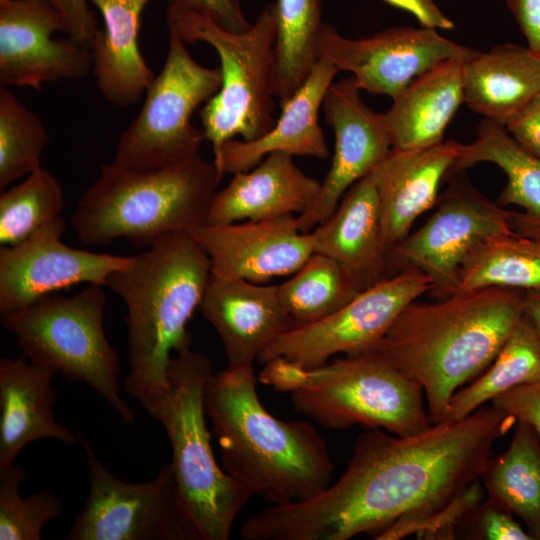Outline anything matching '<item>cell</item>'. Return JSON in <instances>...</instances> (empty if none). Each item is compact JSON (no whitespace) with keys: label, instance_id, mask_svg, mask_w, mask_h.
Returning <instances> with one entry per match:
<instances>
[{"label":"cell","instance_id":"obj_1","mask_svg":"<svg viewBox=\"0 0 540 540\" xmlns=\"http://www.w3.org/2000/svg\"><path fill=\"white\" fill-rule=\"evenodd\" d=\"M516 419L480 407L410 436L379 428L360 434L340 478L302 502L271 506L248 518L244 540H348L375 534L399 540L480 479L496 440Z\"/></svg>","mask_w":540,"mask_h":540},{"label":"cell","instance_id":"obj_2","mask_svg":"<svg viewBox=\"0 0 540 540\" xmlns=\"http://www.w3.org/2000/svg\"><path fill=\"white\" fill-rule=\"evenodd\" d=\"M522 318L517 289L490 287L432 303L414 301L369 351L421 385L435 424L446 419L458 389L488 368Z\"/></svg>","mask_w":540,"mask_h":540},{"label":"cell","instance_id":"obj_3","mask_svg":"<svg viewBox=\"0 0 540 540\" xmlns=\"http://www.w3.org/2000/svg\"><path fill=\"white\" fill-rule=\"evenodd\" d=\"M223 470L252 495L282 506L330 485L334 464L324 438L306 421H283L258 397L253 365L213 374L204 394Z\"/></svg>","mask_w":540,"mask_h":540},{"label":"cell","instance_id":"obj_4","mask_svg":"<svg viewBox=\"0 0 540 540\" xmlns=\"http://www.w3.org/2000/svg\"><path fill=\"white\" fill-rule=\"evenodd\" d=\"M211 277L210 260L192 233L159 237L111 274L107 286L127 307V395L142 405L169 386L171 353L191 346L186 329Z\"/></svg>","mask_w":540,"mask_h":540},{"label":"cell","instance_id":"obj_5","mask_svg":"<svg viewBox=\"0 0 540 540\" xmlns=\"http://www.w3.org/2000/svg\"><path fill=\"white\" fill-rule=\"evenodd\" d=\"M221 179L200 154L151 173L105 164L79 199L71 225L88 246L125 238L148 249L165 234L192 233L204 224Z\"/></svg>","mask_w":540,"mask_h":540},{"label":"cell","instance_id":"obj_6","mask_svg":"<svg viewBox=\"0 0 540 540\" xmlns=\"http://www.w3.org/2000/svg\"><path fill=\"white\" fill-rule=\"evenodd\" d=\"M259 381L289 394L294 410L328 429L361 425L410 436L432 423L421 385L368 351L306 368L277 357Z\"/></svg>","mask_w":540,"mask_h":540},{"label":"cell","instance_id":"obj_7","mask_svg":"<svg viewBox=\"0 0 540 540\" xmlns=\"http://www.w3.org/2000/svg\"><path fill=\"white\" fill-rule=\"evenodd\" d=\"M213 374L205 353L184 348L169 363L168 388L142 406L167 433L179 501L199 540H228L253 495L220 468L212 450L204 394Z\"/></svg>","mask_w":540,"mask_h":540},{"label":"cell","instance_id":"obj_8","mask_svg":"<svg viewBox=\"0 0 540 540\" xmlns=\"http://www.w3.org/2000/svg\"><path fill=\"white\" fill-rule=\"evenodd\" d=\"M166 22L185 43L204 42L220 59L222 84L200 110L205 140L213 154L239 135L253 141L275 124L272 76L276 40L274 3L267 4L243 33H232L181 4L168 3Z\"/></svg>","mask_w":540,"mask_h":540},{"label":"cell","instance_id":"obj_9","mask_svg":"<svg viewBox=\"0 0 540 540\" xmlns=\"http://www.w3.org/2000/svg\"><path fill=\"white\" fill-rule=\"evenodd\" d=\"M106 300L103 286L88 284L72 297L44 295L1 322L28 360L88 385L132 425L135 413L121 394L119 357L104 332Z\"/></svg>","mask_w":540,"mask_h":540},{"label":"cell","instance_id":"obj_10","mask_svg":"<svg viewBox=\"0 0 540 540\" xmlns=\"http://www.w3.org/2000/svg\"><path fill=\"white\" fill-rule=\"evenodd\" d=\"M169 47L165 63L145 93L141 110L121 134L113 164L151 173L200 154L205 140L191 116L221 88L219 68L197 63L184 40L167 22Z\"/></svg>","mask_w":540,"mask_h":540},{"label":"cell","instance_id":"obj_11","mask_svg":"<svg viewBox=\"0 0 540 540\" xmlns=\"http://www.w3.org/2000/svg\"><path fill=\"white\" fill-rule=\"evenodd\" d=\"M89 467V493L68 540H199L179 501L172 467L129 483L112 475L82 438Z\"/></svg>","mask_w":540,"mask_h":540},{"label":"cell","instance_id":"obj_12","mask_svg":"<svg viewBox=\"0 0 540 540\" xmlns=\"http://www.w3.org/2000/svg\"><path fill=\"white\" fill-rule=\"evenodd\" d=\"M431 289L430 278L415 269L384 277L327 317L286 331L258 360L280 357L313 368L336 354L367 352L410 303Z\"/></svg>","mask_w":540,"mask_h":540},{"label":"cell","instance_id":"obj_13","mask_svg":"<svg viewBox=\"0 0 540 540\" xmlns=\"http://www.w3.org/2000/svg\"><path fill=\"white\" fill-rule=\"evenodd\" d=\"M436 204L434 213L396 244L387 260L404 270L415 269L427 275L432 282L430 292L440 299L454 293L460 267L476 246L492 236L514 231L511 210L463 180L454 182Z\"/></svg>","mask_w":540,"mask_h":540},{"label":"cell","instance_id":"obj_14","mask_svg":"<svg viewBox=\"0 0 540 540\" xmlns=\"http://www.w3.org/2000/svg\"><path fill=\"white\" fill-rule=\"evenodd\" d=\"M477 51L420 26L391 27L371 37L348 39L324 24L319 59L353 74L360 90L394 98L416 77L448 61H465Z\"/></svg>","mask_w":540,"mask_h":540},{"label":"cell","instance_id":"obj_15","mask_svg":"<svg viewBox=\"0 0 540 540\" xmlns=\"http://www.w3.org/2000/svg\"><path fill=\"white\" fill-rule=\"evenodd\" d=\"M66 223L60 216L16 246L0 248V317L22 311L40 297L77 284L107 286L133 256L75 249L61 241Z\"/></svg>","mask_w":540,"mask_h":540},{"label":"cell","instance_id":"obj_16","mask_svg":"<svg viewBox=\"0 0 540 540\" xmlns=\"http://www.w3.org/2000/svg\"><path fill=\"white\" fill-rule=\"evenodd\" d=\"M66 34L50 0H0V87L40 89L45 83L80 81L92 71L90 49Z\"/></svg>","mask_w":540,"mask_h":540},{"label":"cell","instance_id":"obj_17","mask_svg":"<svg viewBox=\"0 0 540 540\" xmlns=\"http://www.w3.org/2000/svg\"><path fill=\"white\" fill-rule=\"evenodd\" d=\"M322 106L335 134V150L315 200L297 216L303 233L330 216L346 191L371 173L392 149L382 114L362 101L353 77L332 82Z\"/></svg>","mask_w":540,"mask_h":540},{"label":"cell","instance_id":"obj_18","mask_svg":"<svg viewBox=\"0 0 540 540\" xmlns=\"http://www.w3.org/2000/svg\"><path fill=\"white\" fill-rule=\"evenodd\" d=\"M192 235L209 257L211 276L218 280L260 282L294 274L314 253L312 235L300 231L295 215L202 224Z\"/></svg>","mask_w":540,"mask_h":540},{"label":"cell","instance_id":"obj_19","mask_svg":"<svg viewBox=\"0 0 540 540\" xmlns=\"http://www.w3.org/2000/svg\"><path fill=\"white\" fill-rule=\"evenodd\" d=\"M217 331L227 365H253L286 331L292 329L278 286L210 277L198 307Z\"/></svg>","mask_w":540,"mask_h":540},{"label":"cell","instance_id":"obj_20","mask_svg":"<svg viewBox=\"0 0 540 540\" xmlns=\"http://www.w3.org/2000/svg\"><path fill=\"white\" fill-rule=\"evenodd\" d=\"M461 147L451 140L421 148L391 149L371 172L388 253L410 233L415 220L437 203L440 184Z\"/></svg>","mask_w":540,"mask_h":540},{"label":"cell","instance_id":"obj_21","mask_svg":"<svg viewBox=\"0 0 540 540\" xmlns=\"http://www.w3.org/2000/svg\"><path fill=\"white\" fill-rule=\"evenodd\" d=\"M338 69L319 59L304 84L285 102L274 126L253 141L231 139L213 154L221 177L246 172L272 152L326 159L329 155L318 112Z\"/></svg>","mask_w":540,"mask_h":540},{"label":"cell","instance_id":"obj_22","mask_svg":"<svg viewBox=\"0 0 540 540\" xmlns=\"http://www.w3.org/2000/svg\"><path fill=\"white\" fill-rule=\"evenodd\" d=\"M314 252L339 263L362 291L384 278L386 249L371 173L353 184L336 209L310 232Z\"/></svg>","mask_w":540,"mask_h":540},{"label":"cell","instance_id":"obj_23","mask_svg":"<svg viewBox=\"0 0 540 540\" xmlns=\"http://www.w3.org/2000/svg\"><path fill=\"white\" fill-rule=\"evenodd\" d=\"M293 157L272 152L249 171L234 174L230 183L215 193L204 224L303 213L315 200L321 182L299 169Z\"/></svg>","mask_w":540,"mask_h":540},{"label":"cell","instance_id":"obj_24","mask_svg":"<svg viewBox=\"0 0 540 540\" xmlns=\"http://www.w3.org/2000/svg\"><path fill=\"white\" fill-rule=\"evenodd\" d=\"M56 373L25 356L0 360V475L33 441L49 438L77 443V437L55 419L52 379Z\"/></svg>","mask_w":540,"mask_h":540},{"label":"cell","instance_id":"obj_25","mask_svg":"<svg viewBox=\"0 0 540 540\" xmlns=\"http://www.w3.org/2000/svg\"><path fill=\"white\" fill-rule=\"evenodd\" d=\"M89 1L104 23L90 47L96 85L108 103L127 108L140 101L155 78L138 44L141 15L151 0Z\"/></svg>","mask_w":540,"mask_h":540},{"label":"cell","instance_id":"obj_26","mask_svg":"<svg viewBox=\"0 0 540 540\" xmlns=\"http://www.w3.org/2000/svg\"><path fill=\"white\" fill-rule=\"evenodd\" d=\"M448 60L416 77L382 114L392 149L427 147L443 141L464 102L462 63Z\"/></svg>","mask_w":540,"mask_h":540},{"label":"cell","instance_id":"obj_27","mask_svg":"<svg viewBox=\"0 0 540 540\" xmlns=\"http://www.w3.org/2000/svg\"><path fill=\"white\" fill-rule=\"evenodd\" d=\"M462 85L471 110L506 126L540 92V57L515 44L476 52L462 63Z\"/></svg>","mask_w":540,"mask_h":540},{"label":"cell","instance_id":"obj_28","mask_svg":"<svg viewBox=\"0 0 540 540\" xmlns=\"http://www.w3.org/2000/svg\"><path fill=\"white\" fill-rule=\"evenodd\" d=\"M481 162L497 165L507 176L498 204L522 208L521 212L511 211L513 231L540 242V158L523 148L505 126L483 119L477 138L462 144L448 176Z\"/></svg>","mask_w":540,"mask_h":540},{"label":"cell","instance_id":"obj_29","mask_svg":"<svg viewBox=\"0 0 540 540\" xmlns=\"http://www.w3.org/2000/svg\"><path fill=\"white\" fill-rule=\"evenodd\" d=\"M480 480L487 499L519 518L534 540H540V436L517 420L508 448L490 459Z\"/></svg>","mask_w":540,"mask_h":540},{"label":"cell","instance_id":"obj_30","mask_svg":"<svg viewBox=\"0 0 540 540\" xmlns=\"http://www.w3.org/2000/svg\"><path fill=\"white\" fill-rule=\"evenodd\" d=\"M272 89L279 104L307 80L319 60L318 41L325 23L323 0H277Z\"/></svg>","mask_w":540,"mask_h":540},{"label":"cell","instance_id":"obj_31","mask_svg":"<svg viewBox=\"0 0 540 540\" xmlns=\"http://www.w3.org/2000/svg\"><path fill=\"white\" fill-rule=\"evenodd\" d=\"M490 287L540 288V242L510 232L476 246L460 267L454 293Z\"/></svg>","mask_w":540,"mask_h":540},{"label":"cell","instance_id":"obj_32","mask_svg":"<svg viewBox=\"0 0 540 540\" xmlns=\"http://www.w3.org/2000/svg\"><path fill=\"white\" fill-rule=\"evenodd\" d=\"M539 381L540 338L523 317L488 368L453 395L445 420L464 418L515 387Z\"/></svg>","mask_w":540,"mask_h":540},{"label":"cell","instance_id":"obj_33","mask_svg":"<svg viewBox=\"0 0 540 540\" xmlns=\"http://www.w3.org/2000/svg\"><path fill=\"white\" fill-rule=\"evenodd\" d=\"M359 292L339 263L316 252L291 279L278 285V296L292 329L327 317Z\"/></svg>","mask_w":540,"mask_h":540},{"label":"cell","instance_id":"obj_34","mask_svg":"<svg viewBox=\"0 0 540 540\" xmlns=\"http://www.w3.org/2000/svg\"><path fill=\"white\" fill-rule=\"evenodd\" d=\"M64 193L59 181L44 167L2 191L0 196V243L16 246L60 216Z\"/></svg>","mask_w":540,"mask_h":540},{"label":"cell","instance_id":"obj_35","mask_svg":"<svg viewBox=\"0 0 540 540\" xmlns=\"http://www.w3.org/2000/svg\"><path fill=\"white\" fill-rule=\"evenodd\" d=\"M49 135L39 117L0 87V189L41 167Z\"/></svg>","mask_w":540,"mask_h":540},{"label":"cell","instance_id":"obj_36","mask_svg":"<svg viewBox=\"0 0 540 540\" xmlns=\"http://www.w3.org/2000/svg\"><path fill=\"white\" fill-rule=\"evenodd\" d=\"M25 470L13 465L0 475V540H40L43 528L61 514L60 501L49 492L22 498Z\"/></svg>","mask_w":540,"mask_h":540},{"label":"cell","instance_id":"obj_37","mask_svg":"<svg viewBox=\"0 0 540 540\" xmlns=\"http://www.w3.org/2000/svg\"><path fill=\"white\" fill-rule=\"evenodd\" d=\"M462 527L472 539L534 540L513 515L488 499L483 500L461 520L457 532Z\"/></svg>","mask_w":540,"mask_h":540},{"label":"cell","instance_id":"obj_38","mask_svg":"<svg viewBox=\"0 0 540 540\" xmlns=\"http://www.w3.org/2000/svg\"><path fill=\"white\" fill-rule=\"evenodd\" d=\"M491 402L516 421L530 424L540 436V381L515 387Z\"/></svg>","mask_w":540,"mask_h":540},{"label":"cell","instance_id":"obj_39","mask_svg":"<svg viewBox=\"0 0 540 540\" xmlns=\"http://www.w3.org/2000/svg\"><path fill=\"white\" fill-rule=\"evenodd\" d=\"M168 3L189 7L232 33H243L251 26L243 14L240 0H168Z\"/></svg>","mask_w":540,"mask_h":540},{"label":"cell","instance_id":"obj_40","mask_svg":"<svg viewBox=\"0 0 540 540\" xmlns=\"http://www.w3.org/2000/svg\"><path fill=\"white\" fill-rule=\"evenodd\" d=\"M89 0H50L63 16L66 35L76 43L90 49L98 22Z\"/></svg>","mask_w":540,"mask_h":540},{"label":"cell","instance_id":"obj_41","mask_svg":"<svg viewBox=\"0 0 540 540\" xmlns=\"http://www.w3.org/2000/svg\"><path fill=\"white\" fill-rule=\"evenodd\" d=\"M505 127L523 148L540 158V92Z\"/></svg>","mask_w":540,"mask_h":540},{"label":"cell","instance_id":"obj_42","mask_svg":"<svg viewBox=\"0 0 540 540\" xmlns=\"http://www.w3.org/2000/svg\"><path fill=\"white\" fill-rule=\"evenodd\" d=\"M528 49L540 57V0H507Z\"/></svg>","mask_w":540,"mask_h":540},{"label":"cell","instance_id":"obj_43","mask_svg":"<svg viewBox=\"0 0 540 540\" xmlns=\"http://www.w3.org/2000/svg\"><path fill=\"white\" fill-rule=\"evenodd\" d=\"M385 3L413 15L420 26L431 29L450 30L454 23L449 19L434 0H382Z\"/></svg>","mask_w":540,"mask_h":540},{"label":"cell","instance_id":"obj_44","mask_svg":"<svg viewBox=\"0 0 540 540\" xmlns=\"http://www.w3.org/2000/svg\"><path fill=\"white\" fill-rule=\"evenodd\" d=\"M523 317L540 338V288L522 291Z\"/></svg>","mask_w":540,"mask_h":540}]
</instances>
